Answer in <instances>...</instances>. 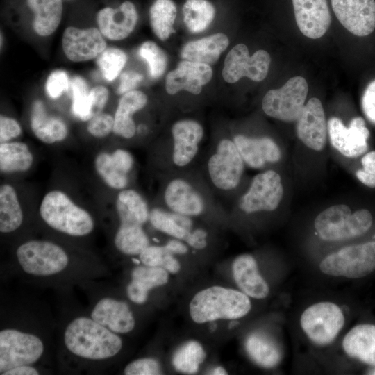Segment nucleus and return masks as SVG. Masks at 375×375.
I'll use <instances>...</instances> for the list:
<instances>
[{
    "instance_id": "obj_19",
    "label": "nucleus",
    "mask_w": 375,
    "mask_h": 375,
    "mask_svg": "<svg viewBox=\"0 0 375 375\" xmlns=\"http://www.w3.org/2000/svg\"><path fill=\"white\" fill-rule=\"evenodd\" d=\"M138 19V11L131 1H124L116 8L106 7L97 14L99 31L112 40H121L128 37L135 28Z\"/></svg>"
},
{
    "instance_id": "obj_29",
    "label": "nucleus",
    "mask_w": 375,
    "mask_h": 375,
    "mask_svg": "<svg viewBox=\"0 0 375 375\" xmlns=\"http://www.w3.org/2000/svg\"><path fill=\"white\" fill-rule=\"evenodd\" d=\"M228 44L227 36L218 33L187 43L183 47L181 55L185 60L212 65L218 60Z\"/></svg>"
},
{
    "instance_id": "obj_51",
    "label": "nucleus",
    "mask_w": 375,
    "mask_h": 375,
    "mask_svg": "<svg viewBox=\"0 0 375 375\" xmlns=\"http://www.w3.org/2000/svg\"><path fill=\"white\" fill-rule=\"evenodd\" d=\"M361 106L366 117L375 124V80L366 88L362 97Z\"/></svg>"
},
{
    "instance_id": "obj_52",
    "label": "nucleus",
    "mask_w": 375,
    "mask_h": 375,
    "mask_svg": "<svg viewBox=\"0 0 375 375\" xmlns=\"http://www.w3.org/2000/svg\"><path fill=\"white\" fill-rule=\"evenodd\" d=\"M142 78V74L135 71L123 72L120 76V83L117 90V94H124L134 90Z\"/></svg>"
},
{
    "instance_id": "obj_32",
    "label": "nucleus",
    "mask_w": 375,
    "mask_h": 375,
    "mask_svg": "<svg viewBox=\"0 0 375 375\" xmlns=\"http://www.w3.org/2000/svg\"><path fill=\"white\" fill-rule=\"evenodd\" d=\"M23 222V212L15 188L9 184L0 187V231H16Z\"/></svg>"
},
{
    "instance_id": "obj_47",
    "label": "nucleus",
    "mask_w": 375,
    "mask_h": 375,
    "mask_svg": "<svg viewBox=\"0 0 375 375\" xmlns=\"http://www.w3.org/2000/svg\"><path fill=\"white\" fill-rule=\"evenodd\" d=\"M70 81L67 74L64 71L53 72L46 82L47 94L52 99L59 97L64 92L68 90Z\"/></svg>"
},
{
    "instance_id": "obj_2",
    "label": "nucleus",
    "mask_w": 375,
    "mask_h": 375,
    "mask_svg": "<svg viewBox=\"0 0 375 375\" xmlns=\"http://www.w3.org/2000/svg\"><path fill=\"white\" fill-rule=\"evenodd\" d=\"M251 308L249 296L243 292L213 286L194 295L190 313L193 321L201 324L219 319H239L247 315Z\"/></svg>"
},
{
    "instance_id": "obj_54",
    "label": "nucleus",
    "mask_w": 375,
    "mask_h": 375,
    "mask_svg": "<svg viewBox=\"0 0 375 375\" xmlns=\"http://www.w3.org/2000/svg\"><path fill=\"white\" fill-rule=\"evenodd\" d=\"M207 232L201 228L191 231L185 241L196 249H202L207 245Z\"/></svg>"
},
{
    "instance_id": "obj_45",
    "label": "nucleus",
    "mask_w": 375,
    "mask_h": 375,
    "mask_svg": "<svg viewBox=\"0 0 375 375\" xmlns=\"http://www.w3.org/2000/svg\"><path fill=\"white\" fill-rule=\"evenodd\" d=\"M126 375H158L162 374L159 362L151 358L135 360L127 365L124 370Z\"/></svg>"
},
{
    "instance_id": "obj_6",
    "label": "nucleus",
    "mask_w": 375,
    "mask_h": 375,
    "mask_svg": "<svg viewBox=\"0 0 375 375\" xmlns=\"http://www.w3.org/2000/svg\"><path fill=\"white\" fill-rule=\"evenodd\" d=\"M319 270L325 275L360 278L375 271V241L344 247L324 257Z\"/></svg>"
},
{
    "instance_id": "obj_5",
    "label": "nucleus",
    "mask_w": 375,
    "mask_h": 375,
    "mask_svg": "<svg viewBox=\"0 0 375 375\" xmlns=\"http://www.w3.org/2000/svg\"><path fill=\"white\" fill-rule=\"evenodd\" d=\"M345 316L342 308L330 301L315 302L301 312L299 324L311 343L326 347L333 343L342 331Z\"/></svg>"
},
{
    "instance_id": "obj_3",
    "label": "nucleus",
    "mask_w": 375,
    "mask_h": 375,
    "mask_svg": "<svg viewBox=\"0 0 375 375\" xmlns=\"http://www.w3.org/2000/svg\"><path fill=\"white\" fill-rule=\"evenodd\" d=\"M40 213L50 227L71 236H84L94 228V220L90 214L60 190H52L45 194L40 206Z\"/></svg>"
},
{
    "instance_id": "obj_39",
    "label": "nucleus",
    "mask_w": 375,
    "mask_h": 375,
    "mask_svg": "<svg viewBox=\"0 0 375 375\" xmlns=\"http://www.w3.org/2000/svg\"><path fill=\"white\" fill-rule=\"evenodd\" d=\"M206 354L202 346L196 341H190L181 346L174 353L173 365L179 372L194 374L204 360Z\"/></svg>"
},
{
    "instance_id": "obj_57",
    "label": "nucleus",
    "mask_w": 375,
    "mask_h": 375,
    "mask_svg": "<svg viewBox=\"0 0 375 375\" xmlns=\"http://www.w3.org/2000/svg\"><path fill=\"white\" fill-rule=\"evenodd\" d=\"M212 374L215 375H224L227 374V372L222 367L219 366L214 369Z\"/></svg>"
},
{
    "instance_id": "obj_20",
    "label": "nucleus",
    "mask_w": 375,
    "mask_h": 375,
    "mask_svg": "<svg viewBox=\"0 0 375 375\" xmlns=\"http://www.w3.org/2000/svg\"><path fill=\"white\" fill-rule=\"evenodd\" d=\"M172 161L178 167L187 166L197 156L203 136V127L194 120H181L172 126Z\"/></svg>"
},
{
    "instance_id": "obj_36",
    "label": "nucleus",
    "mask_w": 375,
    "mask_h": 375,
    "mask_svg": "<svg viewBox=\"0 0 375 375\" xmlns=\"http://www.w3.org/2000/svg\"><path fill=\"white\" fill-rule=\"evenodd\" d=\"M176 17V7L172 0H156L149 10L151 28L161 40H166L175 31L173 25Z\"/></svg>"
},
{
    "instance_id": "obj_48",
    "label": "nucleus",
    "mask_w": 375,
    "mask_h": 375,
    "mask_svg": "<svg viewBox=\"0 0 375 375\" xmlns=\"http://www.w3.org/2000/svg\"><path fill=\"white\" fill-rule=\"evenodd\" d=\"M362 169L356 172L358 179L369 188H375V151L365 154L361 159Z\"/></svg>"
},
{
    "instance_id": "obj_44",
    "label": "nucleus",
    "mask_w": 375,
    "mask_h": 375,
    "mask_svg": "<svg viewBox=\"0 0 375 375\" xmlns=\"http://www.w3.org/2000/svg\"><path fill=\"white\" fill-rule=\"evenodd\" d=\"M139 54L147 61L150 76L153 78H158L163 74L167 67V58L155 42H144L139 49Z\"/></svg>"
},
{
    "instance_id": "obj_40",
    "label": "nucleus",
    "mask_w": 375,
    "mask_h": 375,
    "mask_svg": "<svg viewBox=\"0 0 375 375\" xmlns=\"http://www.w3.org/2000/svg\"><path fill=\"white\" fill-rule=\"evenodd\" d=\"M94 164L98 174L109 187L116 190H122L126 187L127 174L117 168L111 154L106 152L99 153Z\"/></svg>"
},
{
    "instance_id": "obj_4",
    "label": "nucleus",
    "mask_w": 375,
    "mask_h": 375,
    "mask_svg": "<svg viewBox=\"0 0 375 375\" xmlns=\"http://www.w3.org/2000/svg\"><path fill=\"white\" fill-rule=\"evenodd\" d=\"M372 222L368 210L360 209L352 213L348 206L338 204L321 212L315 218L314 226L321 239L337 242L365 233Z\"/></svg>"
},
{
    "instance_id": "obj_1",
    "label": "nucleus",
    "mask_w": 375,
    "mask_h": 375,
    "mask_svg": "<svg viewBox=\"0 0 375 375\" xmlns=\"http://www.w3.org/2000/svg\"><path fill=\"white\" fill-rule=\"evenodd\" d=\"M63 340L69 352L91 361L108 360L122 348V340L117 333L84 316L76 317L68 324Z\"/></svg>"
},
{
    "instance_id": "obj_8",
    "label": "nucleus",
    "mask_w": 375,
    "mask_h": 375,
    "mask_svg": "<svg viewBox=\"0 0 375 375\" xmlns=\"http://www.w3.org/2000/svg\"><path fill=\"white\" fill-rule=\"evenodd\" d=\"M44 351V343L38 335L15 328L1 329L0 374L18 366L35 363Z\"/></svg>"
},
{
    "instance_id": "obj_56",
    "label": "nucleus",
    "mask_w": 375,
    "mask_h": 375,
    "mask_svg": "<svg viewBox=\"0 0 375 375\" xmlns=\"http://www.w3.org/2000/svg\"><path fill=\"white\" fill-rule=\"evenodd\" d=\"M165 247L172 253L184 254L188 252V247L178 240H170Z\"/></svg>"
},
{
    "instance_id": "obj_37",
    "label": "nucleus",
    "mask_w": 375,
    "mask_h": 375,
    "mask_svg": "<svg viewBox=\"0 0 375 375\" xmlns=\"http://www.w3.org/2000/svg\"><path fill=\"white\" fill-rule=\"evenodd\" d=\"M183 20L192 33L204 31L215 16V8L208 0H186L183 6Z\"/></svg>"
},
{
    "instance_id": "obj_41",
    "label": "nucleus",
    "mask_w": 375,
    "mask_h": 375,
    "mask_svg": "<svg viewBox=\"0 0 375 375\" xmlns=\"http://www.w3.org/2000/svg\"><path fill=\"white\" fill-rule=\"evenodd\" d=\"M72 94V110L74 115L83 121L92 118L88 85L81 77L75 76L70 81Z\"/></svg>"
},
{
    "instance_id": "obj_13",
    "label": "nucleus",
    "mask_w": 375,
    "mask_h": 375,
    "mask_svg": "<svg viewBox=\"0 0 375 375\" xmlns=\"http://www.w3.org/2000/svg\"><path fill=\"white\" fill-rule=\"evenodd\" d=\"M328 132L332 146L344 156L358 157L368 148L369 131L360 117L351 119L346 127L340 119L333 117L328 122Z\"/></svg>"
},
{
    "instance_id": "obj_26",
    "label": "nucleus",
    "mask_w": 375,
    "mask_h": 375,
    "mask_svg": "<svg viewBox=\"0 0 375 375\" xmlns=\"http://www.w3.org/2000/svg\"><path fill=\"white\" fill-rule=\"evenodd\" d=\"M131 278L126 288L127 295L133 302L142 304L147 300L149 291L166 284L169 276L162 267L144 265L133 269Z\"/></svg>"
},
{
    "instance_id": "obj_35",
    "label": "nucleus",
    "mask_w": 375,
    "mask_h": 375,
    "mask_svg": "<svg viewBox=\"0 0 375 375\" xmlns=\"http://www.w3.org/2000/svg\"><path fill=\"white\" fill-rule=\"evenodd\" d=\"M33 162V154L26 144L21 142L1 143L0 169L1 172H25L30 169Z\"/></svg>"
},
{
    "instance_id": "obj_25",
    "label": "nucleus",
    "mask_w": 375,
    "mask_h": 375,
    "mask_svg": "<svg viewBox=\"0 0 375 375\" xmlns=\"http://www.w3.org/2000/svg\"><path fill=\"white\" fill-rule=\"evenodd\" d=\"M233 274L238 288L247 296L262 299L269 293V288L260 275L256 259L250 254L238 256L233 263Z\"/></svg>"
},
{
    "instance_id": "obj_28",
    "label": "nucleus",
    "mask_w": 375,
    "mask_h": 375,
    "mask_svg": "<svg viewBox=\"0 0 375 375\" xmlns=\"http://www.w3.org/2000/svg\"><path fill=\"white\" fill-rule=\"evenodd\" d=\"M31 127L36 138L47 144L60 142L65 139L68 133L64 122L47 114L40 101H36L33 104Z\"/></svg>"
},
{
    "instance_id": "obj_7",
    "label": "nucleus",
    "mask_w": 375,
    "mask_h": 375,
    "mask_svg": "<svg viewBox=\"0 0 375 375\" xmlns=\"http://www.w3.org/2000/svg\"><path fill=\"white\" fill-rule=\"evenodd\" d=\"M16 256L21 268L35 276H51L64 271L69 263L66 251L47 240H32L22 244Z\"/></svg>"
},
{
    "instance_id": "obj_30",
    "label": "nucleus",
    "mask_w": 375,
    "mask_h": 375,
    "mask_svg": "<svg viewBox=\"0 0 375 375\" xmlns=\"http://www.w3.org/2000/svg\"><path fill=\"white\" fill-rule=\"evenodd\" d=\"M116 209L122 224L142 226L149 219L147 202L133 189H124L118 194Z\"/></svg>"
},
{
    "instance_id": "obj_16",
    "label": "nucleus",
    "mask_w": 375,
    "mask_h": 375,
    "mask_svg": "<svg viewBox=\"0 0 375 375\" xmlns=\"http://www.w3.org/2000/svg\"><path fill=\"white\" fill-rule=\"evenodd\" d=\"M297 122L299 140L310 149L322 150L326 142L328 125L320 100L316 97L309 99Z\"/></svg>"
},
{
    "instance_id": "obj_14",
    "label": "nucleus",
    "mask_w": 375,
    "mask_h": 375,
    "mask_svg": "<svg viewBox=\"0 0 375 375\" xmlns=\"http://www.w3.org/2000/svg\"><path fill=\"white\" fill-rule=\"evenodd\" d=\"M341 24L357 36H366L375 28V0H331Z\"/></svg>"
},
{
    "instance_id": "obj_22",
    "label": "nucleus",
    "mask_w": 375,
    "mask_h": 375,
    "mask_svg": "<svg viewBox=\"0 0 375 375\" xmlns=\"http://www.w3.org/2000/svg\"><path fill=\"white\" fill-rule=\"evenodd\" d=\"M91 318L117 334L131 331L135 324L128 305L110 297H104L95 304Z\"/></svg>"
},
{
    "instance_id": "obj_11",
    "label": "nucleus",
    "mask_w": 375,
    "mask_h": 375,
    "mask_svg": "<svg viewBox=\"0 0 375 375\" xmlns=\"http://www.w3.org/2000/svg\"><path fill=\"white\" fill-rule=\"evenodd\" d=\"M271 58L267 51L258 50L249 56L244 44L235 45L227 54L222 70L224 81L233 83L242 77L259 82L267 75Z\"/></svg>"
},
{
    "instance_id": "obj_21",
    "label": "nucleus",
    "mask_w": 375,
    "mask_h": 375,
    "mask_svg": "<svg viewBox=\"0 0 375 375\" xmlns=\"http://www.w3.org/2000/svg\"><path fill=\"white\" fill-rule=\"evenodd\" d=\"M166 206L172 212L188 217L201 215L205 202L201 194L187 181L176 178L167 185L164 192Z\"/></svg>"
},
{
    "instance_id": "obj_38",
    "label": "nucleus",
    "mask_w": 375,
    "mask_h": 375,
    "mask_svg": "<svg viewBox=\"0 0 375 375\" xmlns=\"http://www.w3.org/2000/svg\"><path fill=\"white\" fill-rule=\"evenodd\" d=\"M115 245L122 253L134 256L149 246V241L142 226L119 224L115 236Z\"/></svg>"
},
{
    "instance_id": "obj_24",
    "label": "nucleus",
    "mask_w": 375,
    "mask_h": 375,
    "mask_svg": "<svg viewBox=\"0 0 375 375\" xmlns=\"http://www.w3.org/2000/svg\"><path fill=\"white\" fill-rule=\"evenodd\" d=\"M341 347L348 357L375 366V325L360 324L354 326L344 335Z\"/></svg>"
},
{
    "instance_id": "obj_27",
    "label": "nucleus",
    "mask_w": 375,
    "mask_h": 375,
    "mask_svg": "<svg viewBox=\"0 0 375 375\" xmlns=\"http://www.w3.org/2000/svg\"><path fill=\"white\" fill-rule=\"evenodd\" d=\"M147 103V97L141 91L134 90L122 94L114 116L113 132L124 138H133L136 131L133 115Z\"/></svg>"
},
{
    "instance_id": "obj_18",
    "label": "nucleus",
    "mask_w": 375,
    "mask_h": 375,
    "mask_svg": "<svg viewBox=\"0 0 375 375\" xmlns=\"http://www.w3.org/2000/svg\"><path fill=\"white\" fill-rule=\"evenodd\" d=\"M212 76V70L209 65L185 60L167 75L166 91L169 94L181 90L199 94L202 86L208 83Z\"/></svg>"
},
{
    "instance_id": "obj_31",
    "label": "nucleus",
    "mask_w": 375,
    "mask_h": 375,
    "mask_svg": "<svg viewBox=\"0 0 375 375\" xmlns=\"http://www.w3.org/2000/svg\"><path fill=\"white\" fill-rule=\"evenodd\" d=\"M26 3L34 13V31L41 36L53 33L61 21L62 0H26Z\"/></svg>"
},
{
    "instance_id": "obj_15",
    "label": "nucleus",
    "mask_w": 375,
    "mask_h": 375,
    "mask_svg": "<svg viewBox=\"0 0 375 375\" xmlns=\"http://www.w3.org/2000/svg\"><path fill=\"white\" fill-rule=\"evenodd\" d=\"M62 46L69 60L84 62L99 56L106 49V42L99 29L69 26L64 31Z\"/></svg>"
},
{
    "instance_id": "obj_49",
    "label": "nucleus",
    "mask_w": 375,
    "mask_h": 375,
    "mask_svg": "<svg viewBox=\"0 0 375 375\" xmlns=\"http://www.w3.org/2000/svg\"><path fill=\"white\" fill-rule=\"evenodd\" d=\"M19 124L13 118L1 115L0 117V141L7 142L21 134Z\"/></svg>"
},
{
    "instance_id": "obj_53",
    "label": "nucleus",
    "mask_w": 375,
    "mask_h": 375,
    "mask_svg": "<svg viewBox=\"0 0 375 375\" xmlns=\"http://www.w3.org/2000/svg\"><path fill=\"white\" fill-rule=\"evenodd\" d=\"M111 156L115 165L121 172L127 174L131 170L134 160L131 153L128 151L118 149Z\"/></svg>"
},
{
    "instance_id": "obj_23",
    "label": "nucleus",
    "mask_w": 375,
    "mask_h": 375,
    "mask_svg": "<svg viewBox=\"0 0 375 375\" xmlns=\"http://www.w3.org/2000/svg\"><path fill=\"white\" fill-rule=\"evenodd\" d=\"M233 142L244 163L253 169H260L267 162H276L281 156L278 146L268 137L249 138L237 135Z\"/></svg>"
},
{
    "instance_id": "obj_12",
    "label": "nucleus",
    "mask_w": 375,
    "mask_h": 375,
    "mask_svg": "<svg viewBox=\"0 0 375 375\" xmlns=\"http://www.w3.org/2000/svg\"><path fill=\"white\" fill-rule=\"evenodd\" d=\"M283 196L280 175L268 170L256 175L248 189L242 196L240 208L246 213L272 211L276 209Z\"/></svg>"
},
{
    "instance_id": "obj_46",
    "label": "nucleus",
    "mask_w": 375,
    "mask_h": 375,
    "mask_svg": "<svg viewBox=\"0 0 375 375\" xmlns=\"http://www.w3.org/2000/svg\"><path fill=\"white\" fill-rule=\"evenodd\" d=\"M114 117L101 112L89 120L88 131L94 137L104 138L113 131Z\"/></svg>"
},
{
    "instance_id": "obj_42",
    "label": "nucleus",
    "mask_w": 375,
    "mask_h": 375,
    "mask_svg": "<svg viewBox=\"0 0 375 375\" xmlns=\"http://www.w3.org/2000/svg\"><path fill=\"white\" fill-rule=\"evenodd\" d=\"M140 261L147 266L162 267L171 273H176L181 266L165 246H148L140 254Z\"/></svg>"
},
{
    "instance_id": "obj_50",
    "label": "nucleus",
    "mask_w": 375,
    "mask_h": 375,
    "mask_svg": "<svg viewBox=\"0 0 375 375\" xmlns=\"http://www.w3.org/2000/svg\"><path fill=\"white\" fill-rule=\"evenodd\" d=\"M92 118L101 112L109 97L108 90L102 85L93 88L90 91Z\"/></svg>"
},
{
    "instance_id": "obj_9",
    "label": "nucleus",
    "mask_w": 375,
    "mask_h": 375,
    "mask_svg": "<svg viewBox=\"0 0 375 375\" xmlns=\"http://www.w3.org/2000/svg\"><path fill=\"white\" fill-rule=\"evenodd\" d=\"M308 92L306 80L301 76L290 78L281 88L269 90L263 97L264 112L273 118L294 122L299 118Z\"/></svg>"
},
{
    "instance_id": "obj_55",
    "label": "nucleus",
    "mask_w": 375,
    "mask_h": 375,
    "mask_svg": "<svg viewBox=\"0 0 375 375\" xmlns=\"http://www.w3.org/2000/svg\"><path fill=\"white\" fill-rule=\"evenodd\" d=\"M40 372L31 365L18 366L5 372L3 375H38Z\"/></svg>"
},
{
    "instance_id": "obj_10",
    "label": "nucleus",
    "mask_w": 375,
    "mask_h": 375,
    "mask_svg": "<svg viewBox=\"0 0 375 375\" xmlns=\"http://www.w3.org/2000/svg\"><path fill=\"white\" fill-rule=\"evenodd\" d=\"M244 162L233 140H221L208 162V171L213 185L224 191L236 188L242 178Z\"/></svg>"
},
{
    "instance_id": "obj_43",
    "label": "nucleus",
    "mask_w": 375,
    "mask_h": 375,
    "mask_svg": "<svg viewBox=\"0 0 375 375\" xmlns=\"http://www.w3.org/2000/svg\"><path fill=\"white\" fill-rule=\"evenodd\" d=\"M126 60L127 56L124 51L118 48L110 47L99 56L97 65L104 78L111 81L120 74Z\"/></svg>"
},
{
    "instance_id": "obj_17",
    "label": "nucleus",
    "mask_w": 375,
    "mask_h": 375,
    "mask_svg": "<svg viewBox=\"0 0 375 375\" xmlns=\"http://www.w3.org/2000/svg\"><path fill=\"white\" fill-rule=\"evenodd\" d=\"M298 28L306 37L317 39L328 29L331 16L327 0H292Z\"/></svg>"
},
{
    "instance_id": "obj_33",
    "label": "nucleus",
    "mask_w": 375,
    "mask_h": 375,
    "mask_svg": "<svg viewBox=\"0 0 375 375\" xmlns=\"http://www.w3.org/2000/svg\"><path fill=\"white\" fill-rule=\"evenodd\" d=\"M245 348L250 358L258 365L265 368L276 366L282 358L277 345L261 333L250 334L246 340Z\"/></svg>"
},
{
    "instance_id": "obj_34",
    "label": "nucleus",
    "mask_w": 375,
    "mask_h": 375,
    "mask_svg": "<svg viewBox=\"0 0 375 375\" xmlns=\"http://www.w3.org/2000/svg\"><path fill=\"white\" fill-rule=\"evenodd\" d=\"M149 220L156 229L183 240H186L192 227L190 217L160 208L151 210Z\"/></svg>"
}]
</instances>
